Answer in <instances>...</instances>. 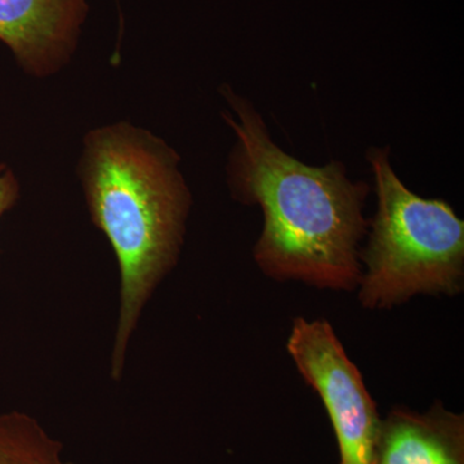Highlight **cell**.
<instances>
[{
	"mask_svg": "<svg viewBox=\"0 0 464 464\" xmlns=\"http://www.w3.org/2000/svg\"><path fill=\"white\" fill-rule=\"evenodd\" d=\"M221 93L234 112L222 116L237 137L227 163L232 199L258 207L264 216L253 248L259 270L277 282L356 290L371 185L351 179L342 161L316 167L292 157L274 141L248 99L227 84Z\"/></svg>",
	"mask_w": 464,
	"mask_h": 464,
	"instance_id": "1",
	"label": "cell"
},
{
	"mask_svg": "<svg viewBox=\"0 0 464 464\" xmlns=\"http://www.w3.org/2000/svg\"><path fill=\"white\" fill-rule=\"evenodd\" d=\"M377 210L360 250V304L390 310L417 295H457L464 285V222L447 201L424 199L400 179L389 146L365 154Z\"/></svg>",
	"mask_w": 464,
	"mask_h": 464,
	"instance_id": "3",
	"label": "cell"
},
{
	"mask_svg": "<svg viewBox=\"0 0 464 464\" xmlns=\"http://www.w3.org/2000/svg\"><path fill=\"white\" fill-rule=\"evenodd\" d=\"M286 348L328 411L340 448V464H373L382 418L331 324L298 317Z\"/></svg>",
	"mask_w": 464,
	"mask_h": 464,
	"instance_id": "4",
	"label": "cell"
},
{
	"mask_svg": "<svg viewBox=\"0 0 464 464\" xmlns=\"http://www.w3.org/2000/svg\"><path fill=\"white\" fill-rule=\"evenodd\" d=\"M20 198V182L5 164H0V218L16 206Z\"/></svg>",
	"mask_w": 464,
	"mask_h": 464,
	"instance_id": "8",
	"label": "cell"
},
{
	"mask_svg": "<svg viewBox=\"0 0 464 464\" xmlns=\"http://www.w3.org/2000/svg\"><path fill=\"white\" fill-rule=\"evenodd\" d=\"M373 464H464V415L440 401L424 413L395 406L382 420Z\"/></svg>",
	"mask_w": 464,
	"mask_h": 464,
	"instance_id": "6",
	"label": "cell"
},
{
	"mask_svg": "<svg viewBox=\"0 0 464 464\" xmlns=\"http://www.w3.org/2000/svg\"><path fill=\"white\" fill-rule=\"evenodd\" d=\"M181 158L160 137L130 123L84 137L78 172L93 225L114 250L121 301L110 375L121 382L143 311L181 255L192 206Z\"/></svg>",
	"mask_w": 464,
	"mask_h": 464,
	"instance_id": "2",
	"label": "cell"
},
{
	"mask_svg": "<svg viewBox=\"0 0 464 464\" xmlns=\"http://www.w3.org/2000/svg\"><path fill=\"white\" fill-rule=\"evenodd\" d=\"M87 0H0V42L27 74L44 78L72 60Z\"/></svg>",
	"mask_w": 464,
	"mask_h": 464,
	"instance_id": "5",
	"label": "cell"
},
{
	"mask_svg": "<svg viewBox=\"0 0 464 464\" xmlns=\"http://www.w3.org/2000/svg\"><path fill=\"white\" fill-rule=\"evenodd\" d=\"M63 449L33 415L0 413V464H76L63 459Z\"/></svg>",
	"mask_w": 464,
	"mask_h": 464,
	"instance_id": "7",
	"label": "cell"
}]
</instances>
